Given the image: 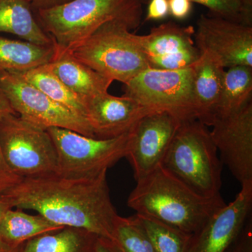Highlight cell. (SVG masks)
I'll list each match as a JSON object with an SVG mask.
<instances>
[{
	"instance_id": "cell-30",
	"label": "cell",
	"mask_w": 252,
	"mask_h": 252,
	"mask_svg": "<svg viewBox=\"0 0 252 252\" xmlns=\"http://www.w3.org/2000/svg\"><path fill=\"white\" fill-rule=\"evenodd\" d=\"M23 179L10 170L3 158H0V194L14 187Z\"/></svg>"
},
{
	"instance_id": "cell-9",
	"label": "cell",
	"mask_w": 252,
	"mask_h": 252,
	"mask_svg": "<svg viewBox=\"0 0 252 252\" xmlns=\"http://www.w3.org/2000/svg\"><path fill=\"white\" fill-rule=\"evenodd\" d=\"M0 84L14 112L33 125L59 127L94 137L87 119L58 103L15 72H0Z\"/></svg>"
},
{
	"instance_id": "cell-18",
	"label": "cell",
	"mask_w": 252,
	"mask_h": 252,
	"mask_svg": "<svg viewBox=\"0 0 252 252\" xmlns=\"http://www.w3.org/2000/svg\"><path fill=\"white\" fill-rule=\"evenodd\" d=\"M97 238L86 230L63 227L28 240L16 252H95Z\"/></svg>"
},
{
	"instance_id": "cell-15",
	"label": "cell",
	"mask_w": 252,
	"mask_h": 252,
	"mask_svg": "<svg viewBox=\"0 0 252 252\" xmlns=\"http://www.w3.org/2000/svg\"><path fill=\"white\" fill-rule=\"evenodd\" d=\"M192 69L195 116L197 120L208 127L215 117L225 68L209 55L200 54Z\"/></svg>"
},
{
	"instance_id": "cell-28",
	"label": "cell",
	"mask_w": 252,
	"mask_h": 252,
	"mask_svg": "<svg viewBox=\"0 0 252 252\" xmlns=\"http://www.w3.org/2000/svg\"><path fill=\"white\" fill-rule=\"evenodd\" d=\"M146 21H158L169 15L168 0H149Z\"/></svg>"
},
{
	"instance_id": "cell-13",
	"label": "cell",
	"mask_w": 252,
	"mask_h": 252,
	"mask_svg": "<svg viewBox=\"0 0 252 252\" xmlns=\"http://www.w3.org/2000/svg\"><path fill=\"white\" fill-rule=\"evenodd\" d=\"M234 200L222 207L192 234L187 252H226L238 240L251 215L252 184L241 186Z\"/></svg>"
},
{
	"instance_id": "cell-27",
	"label": "cell",
	"mask_w": 252,
	"mask_h": 252,
	"mask_svg": "<svg viewBox=\"0 0 252 252\" xmlns=\"http://www.w3.org/2000/svg\"><path fill=\"white\" fill-rule=\"evenodd\" d=\"M142 4L149 0H140ZM191 2L203 5L212 16L225 18L234 22L245 24L243 5L240 0H190Z\"/></svg>"
},
{
	"instance_id": "cell-38",
	"label": "cell",
	"mask_w": 252,
	"mask_h": 252,
	"mask_svg": "<svg viewBox=\"0 0 252 252\" xmlns=\"http://www.w3.org/2000/svg\"><path fill=\"white\" fill-rule=\"evenodd\" d=\"M69 1V0H64V2H65V1Z\"/></svg>"
},
{
	"instance_id": "cell-33",
	"label": "cell",
	"mask_w": 252,
	"mask_h": 252,
	"mask_svg": "<svg viewBox=\"0 0 252 252\" xmlns=\"http://www.w3.org/2000/svg\"><path fill=\"white\" fill-rule=\"evenodd\" d=\"M9 114H16V113L11 107L9 99L6 97V94H4L1 84H0V123L5 116ZM0 158H3L1 155V149H0Z\"/></svg>"
},
{
	"instance_id": "cell-2",
	"label": "cell",
	"mask_w": 252,
	"mask_h": 252,
	"mask_svg": "<svg viewBox=\"0 0 252 252\" xmlns=\"http://www.w3.org/2000/svg\"><path fill=\"white\" fill-rule=\"evenodd\" d=\"M127 204L135 215L157 220L189 234L198 231L225 205L221 195L201 196L161 165L136 180Z\"/></svg>"
},
{
	"instance_id": "cell-5",
	"label": "cell",
	"mask_w": 252,
	"mask_h": 252,
	"mask_svg": "<svg viewBox=\"0 0 252 252\" xmlns=\"http://www.w3.org/2000/svg\"><path fill=\"white\" fill-rule=\"evenodd\" d=\"M64 56L124 85L149 68L140 35L122 23L104 25L61 57Z\"/></svg>"
},
{
	"instance_id": "cell-21",
	"label": "cell",
	"mask_w": 252,
	"mask_h": 252,
	"mask_svg": "<svg viewBox=\"0 0 252 252\" xmlns=\"http://www.w3.org/2000/svg\"><path fill=\"white\" fill-rule=\"evenodd\" d=\"M252 102V67L235 66L228 68L225 71L213 122L219 118L238 112Z\"/></svg>"
},
{
	"instance_id": "cell-12",
	"label": "cell",
	"mask_w": 252,
	"mask_h": 252,
	"mask_svg": "<svg viewBox=\"0 0 252 252\" xmlns=\"http://www.w3.org/2000/svg\"><path fill=\"white\" fill-rule=\"evenodd\" d=\"M210 130L219 156L241 186L252 184V102L219 118Z\"/></svg>"
},
{
	"instance_id": "cell-7",
	"label": "cell",
	"mask_w": 252,
	"mask_h": 252,
	"mask_svg": "<svg viewBox=\"0 0 252 252\" xmlns=\"http://www.w3.org/2000/svg\"><path fill=\"white\" fill-rule=\"evenodd\" d=\"M58 154V175L67 178L97 177L125 158L130 132L97 139L59 127L48 128Z\"/></svg>"
},
{
	"instance_id": "cell-11",
	"label": "cell",
	"mask_w": 252,
	"mask_h": 252,
	"mask_svg": "<svg viewBox=\"0 0 252 252\" xmlns=\"http://www.w3.org/2000/svg\"><path fill=\"white\" fill-rule=\"evenodd\" d=\"M182 122L170 113L153 111L132 127L125 158L132 165L135 181L160 165Z\"/></svg>"
},
{
	"instance_id": "cell-1",
	"label": "cell",
	"mask_w": 252,
	"mask_h": 252,
	"mask_svg": "<svg viewBox=\"0 0 252 252\" xmlns=\"http://www.w3.org/2000/svg\"><path fill=\"white\" fill-rule=\"evenodd\" d=\"M20 210L37 212L55 224L115 240L119 215L113 205L107 172L90 178L55 175L23 179L4 193Z\"/></svg>"
},
{
	"instance_id": "cell-29",
	"label": "cell",
	"mask_w": 252,
	"mask_h": 252,
	"mask_svg": "<svg viewBox=\"0 0 252 252\" xmlns=\"http://www.w3.org/2000/svg\"><path fill=\"white\" fill-rule=\"evenodd\" d=\"M226 252H252L251 220H249L238 240Z\"/></svg>"
},
{
	"instance_id": "cell-6",
	"label": "cell",
	"mask_w": 252,
	"mask_h": 252,
	"mask_svg": "<svg viewBox=\"0 0 252 252\" xmlns=\"http://www.w3.org/2000/svg\"><path fill=\"white\" fill-rule=\"evenodd\" d=\"M0 149L7 166L21 179L58 173V154L49 132L16 114L0 123Z\"/></svg>"
},
{
	"instance_id": "cell-25",
	"label": "cell",
	"mask_w": 252,
	"mask_h": 252,
	"mask_svg": "<svg viewBox=\"0 0 252 252\" xmlns=\"http://www.w3.org/2000/svg\"><path fill=\"white\" fill-rule=\"evenodd\" d=\"M115 238L124 252H156L153 244L136 215L130 217H119Z\"/></svg>"
},
{
	"instance_id": "cell-22",
	"label": "cell",
	"mask_w": 252,
	"mask_h": 252,
	"mask_svg": "<svg viewBox=\"0 0 252 252\" xmlns=\"http://www.w3.org/2000/svg\"><path fill=\"white\" fill-rule=\"evenodd\" d=\"M195 28L176 23H162L151 30L146 35H140L141 46L147 57L172 54L195 47Z\"/></svg>"
},
{
	"instance_id": "cell-14",
	"label": "cell",
	"mask_w": 252,
	"mask_h": 252,
	"mask_svg": "<svg viewBox=\"0 0 252 252\" xmlns=\"http://www.w3.org/2000/svg\"><path fill=\"white\" fill-rule=\"evenodd\" d=\"M153 111L125 94L117 97L107 92L86 98V119L97 139L127 133L140 119Z\"/></svg>"
},
{
	"instance_id": "cell-31",
	"label": "cell",
	"mask_w": 252,
	"mask_h": 252,
	"mask_svg": "<svg viewBox=\"0 0 252 252\" xmlns=\"http://www.w3.org/2000/svg\"><path fill=\"white\" fill-rule=\"evenodd\" d=\"M169 14L178 20L187 18L192 10L190 0H168Z\"/></svg>"
},
{
	"instance_id": "cell-36",
	"label": "cell",
	"mask_w": 252,
	"mask_h": 252,
	"mask_svg": "<svg viewBox=\"0 0 252 252\" xmlns=\"http://www.w3.org/2000/svg\"><path fill=\"white\" fill-rule=\"evenodd\" d=\"M12 208H14V207L9 197L4 193L0 194V221L5 213Z\"/></svg>"
},
{
	"instance_id": "cell-24",
	"label": "cell",
	"mask_w": 252,
	"mask_h": 252,
	"mask_svg": "<svg viewBox=\"0 0 252 252\" xmlns=\"http://www.w3.org/2000/svg\"><path fill=\"white\" fill-rule=\"evenodd\" d=\"M137 216L153 244L156 252L188 251L192 234L148 217Z\"/></svg>"
},
{
	"instance_id": "cell-10",
	"label": "cell",
	"mask_w": 252,
	"mask_h": 252,
	"mask_svg": "<svg viewBox=\"0 0 252 252\" xmlns=\"http://www.w3.org/2000/svg\"><path fill=\"white\" fill-rule=\"evenodd\" d=\"M194 41L200 54L209 55L224 68L252 67V26L202 14Z\"/></svg>"
},
{
	"instance_id": "cell-37",
	"label": "cell",
	"mask_w": 252,
	"mask_h": 252,
	"mask_svg": "<svg viewBox=\"0 0 252 252\" xmlns=\"http://www.w3.org/2000/svg\"><path fill=\"white\" fill-rule=\"evenodd\" d=\"M17 250H11L4 244L0 243V252H16Z\"/></svg>"
},
{
	"instance_id": "cell-35",
	"label": "cell",
	"mask_w": 252,
	"mask_h": 252,
	"mask_svg": "<svg viewBox=\"0 0 252 252\" xmlns=\"http://www.w3.org/2000/svg\"><path fill=\"white\" fill-rule=\"evenodd\" d=\"M243 5L245 24L252 26V0H240Z\"/></svg>"
},
{
	"instance_id": "cell-16",
	"label": "cell",
	"mask_w": 252,
	"mask_h": 252,
	"mask_svg": "<svg viewBox=\"0 0 252 252\" xmlns=\"http://www.w3.org/2000/svg\"><path fill=\"white\" fill-rule=\"evenodd\" d=\"M44 66L69 90L84 98L108 92L114 81L67 56Z\"/></svg>"
},
{
	"instance_id": "cell-17",
	"label": "cell",
	"mask_w": 252,
	"mask_h": 252,
	"mask_svg": "<svg viewBox=\"0 0 252 252\" xmlns=\"http://www.w3.org/2000/svg\"><path fill=\"white\" fill-rule=\"evenodd\" d=\"M26 0H0V32L10 33L32 44L54 45L41 28Z\"/></svg>"
},
{
	"instance_id": "cell-34",
	"label": "cell",
	"mask_w": 252,
	"mask_h": 252,
	"mask_svg": "<svg viewBox=\"0 0 252 252\" xmlns=\"http://www.w3.org/2000/svg\"><path fill=\"white\" fill-rule=\"evenodd\" d=\"M31 4L33 9H42L64 2V0H26Z\"/></svg>"
},
{
	"instance_id": "cell-3",
	"label": "cell",
	"mask_w": 252,
	"mask_h": 252,
	"mask_svg": "<svg viewBox=\"0 0 252 252\" xmlns=\"http://www.w3.org/2000/svg\"><path fill=\"white\" fill-rule=\"evenodd\" d=\"M35 11L38 23L54 41L55 60L107 23L135 29L143 14L140 0H69Z\"/></svg>"
},
{
	"instance_id": "cell-8",
	"label": "cell",
	"mask_w": 252,
	"mask_h": 252,
	"mask_svg": "<svg viewBox=\"0 0 252 252\" xmlns=\"http://www.w3.org/2000/svg\"><path fill=\"white\" fill-rule=\"evenodd\" d=\"M125 86V95L147 108L170 113L182 122L197 119L192 66L177 70L148 68Z\"/></svg>"
},
{
	"instance_id": "cell-20",
	"label": "cell",
	"mask_w": 252,
	"mask_h": 252,
	"mask_svg": "<svg viewBox=\"0 0 252 252\" xmlns=\"http://www.w3.org/2000/svg\"><path fill=\"white\" fill-rule=\"evenodd\" d=\"M63 227L40 215H31L20 209H10L0 221V243L11 250H17L28 240Z\"/></svg>"
},
{
	"instance_id": "cell-4",
	"label": "cell",
	"mask_w": 252,
	"mask_h": 252,
	"mask_svg": "<svg viewBox=\"0 0 252 252\" xmlns=\"http://www.w3.org/2000/svg\"><path fill=\"white\" fill-rule=\"evenodd\" d=\"M160 165L201 196L220 195L223 164L210 130L197 119L181 123Z\"/></svg>"
},
{
	"instance_id": "cell-32",
	"label": "cell",
	"mask_w": 252,
	"mask_h": 252,
	"mask_svg": "<svg viewBox=\"0 0 252 252\" xmlns=\"http://www.w3.org/2000/svg\"><path fill=\"white\" fill-rule=\"evenodd\" d=\"M95 252H124L115 240L98 237L96 243Z\"/></svg>"
},
{
	"instance_id": "cell-19",
	"label": "cell",
	"mask_w": 252,
	"mask_h": 252,
	"mask_svg": "<svg viewBox=\"0 0 252 252\" xmlns=\"http://www.w3.org/2000/svg\"><path fill=\"white\" fill-rule=\"evenodd\" d=\"M56 56L55 45H38L0 36V72H26L52 62Z\"/></svg>"
},
{
	"instance_id": "cell-26",
	"label": "cell",
	"mask_w": 252,
	"mask_h": 252,
	"mask_svg": "<svg viewBox=\"0 0 252 252\" xmlns=\"http://www.w3.org/2000/svg\"><path fill=\"white\" fill-rule=\"evenodd\" d=\"M200 56V51L195 46L192 49L183 50L172 54L148 56L147 61L149 68L177 70L191 67L198 61Z\"/></svg>"
},
{
	"instance_id": "cell-23",
	"label": "cell",
	"mask_w": 252,
	"mask_h": 252,
	"mask_svg": "<svg viewBox=\"0 0 252 252\" xmlns=\"http://www.w3.org/2000/svg\"><path fill=\"white\" fill-rule=\"evenodd\" d=\"M50 98L86 118V98L73 93L45 66L16 72Z\"/></svg>"
}]
</instances>
